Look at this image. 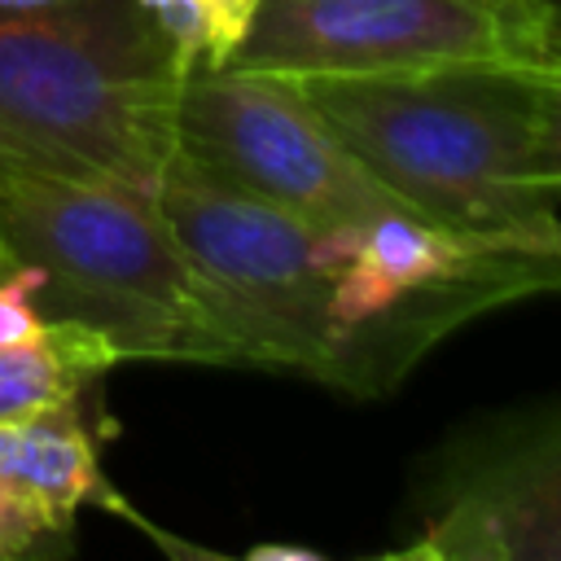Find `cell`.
I'll use <instances>...</instances> for the list:
<instances>
[{
    "instance_id": "6da1fadb",
    "label": "cell",
    "mask_w": 561,
    "mask_h": 561,
    "mask_svg": "<svg viewBox=\"0 0 561 561\" xmlns=\"http://www.w3.org/2000/svg\"><path fill=\"white\" fill-rule=\"evenodd\" d=\"M184 70L140 0L0 4V162L158 193Z\"/></svg>"
},
{
    "instance_id": "7a4b0ae2",
    "label": "cell",
    "mask_w": 561,
    "mask_h": 561,
    "mask_svg": "<svg viewBox=\"0 0 561 561\" xmlns=\"http://www.w3.org/2000/svg\"><path fill=\"white\" fill-rule=\"evenodd\" d=\"M0 272L39 320L83 324L118 359L219 364L202 280L153 193L0 162Z\"/></svg>"
},
{
    "instance_id": "3957f363",
    "label": "cell",
    "mask_w": 561,
    "mask_h": 561,
    "mask_svg": "<svg viewBox=\"0 0 561 561\" xmlns=\"http://www.w3.org/2000/svg\"><path fill=\"white\" fill-rule=\"evenodd\" d=\"M298 88L377 180L438 228L522 250L557 215V197L530 175L535 105L513 66L302 79Z\"/></svg>"
},
{
    "instance_id": "277c9868",
    "label": "cell",
    "mask_w": 561,
    "mask_h": 561,
    "mask_svg": "<svg viewBox=\"0 0 561 561\" xmlns=\"http://www.w3.org/2000/svg\"><path fill=\"white\" fill-rule=\"evenodd\" d=\"M175 149L210 175L316 224L421 219L337 136L316 101L280 75L237 66L184 70L175 96Z\"/></svg>"
},
{
    "instance_id": "5b68a950",
    "label": "cell",
    "mask_w": 561,
    "mask_h": 561,
    "mask_svg": "<svg viewBox=\"0 0 561 561\" xmlns=\"http://www.w3.org/2000/svg\"><path fill=\"white\" fill-rule=\"evenodd\" d=\"M535 31L478 0H263L228 57L280 79H381L447 66H517Z\"/></svg>"
},
{
    "instance_id": "8992f818",
    "label": "cell",
    "mask_w": 561,
    "mask_h": 561,
    "mask_svg": "<svg viewBox=\"0 0 561 561\" xmlns=\"http://www.w3.org/2000/svg\"><path fill=\"white\" fill-rule=\"evenodd\" d=\"M408 561H561V408L500 421L443 456Z\"/></svg>"
},
{
    "instance_id": "52a82bcc",
    "label": "cell",
    "mask_w": 561,
    "mask_h": 561,
    "mask_svg": "<svg viewBox=\"0 0 561 561\" xmlns=\"http://www.w3.org/2000/svg\"><path fill=\"white\" fill-rule=\"evenodd\" d=\"M0 482L13 486L22 500H31L53 522L57 535L70 530L83 504L118 508V500L101 478L96 443L79 416V399L0 425Z\"/></svg>"
},
{
    "instance_id": "ba28073f",
    "label": "cell",
    "mask_w": 561,
    "mask_h": 561,
    "mask_svg": "<svg viewBox=\"0 0 561 561\" xmlns=\"http://www.w3.org/2000/svg\"><path fill=\"white\" fill-rule=\"evenodd\" d=\"M114 364H123L118 351L101 333L75 320H44L22 337H4L0 342V425L83 399V390L101 381Z\"/></svg>"
},
{
    "instance_id": "9c48e42d",
    "label": "cell",
    "mask_w": 561,
    "mask_h": 561,
    "mask_svg": "<svg viewBox=\"0 0 561 561\" xmlns=\"http://www.w3.org/2000/svg\"><path fill=\"white\" fill-rule=\"evenodd\" d=\"M263 0H140L188 70L228 66Z\"/></svg>"
},
{
    "instance_id": "30bf717a",
    "label": "cell",
    "mask_w": 561,
    "mask_h": 561,
    "mask_svg": "<svg viewBox=\"0 0 561 561\" xmlns=\"http://www.w3.org/2000/svg\"><path fill=\"white\" fill-rule=\"evenodd\" d=\"M535 105V140H530V175L543 193H561V4H548L526 57L513 66Z\"/></svg>"
},
{
    "instance_id": "8fae6325",
    "label": "cell",
    "mask_w": 561,
    "mask_h": 561,
    "mask_svg": "<svg viewBox=\"0 0 561 561\" xmlns=\"http://www.w3.org/2000/svg\"><path fill=\"white\" fill-rule=\"evenodd\" d=\"M44 535H57L53 522L31 500H22L13 486L0 482V557H18Z\"/></svg>"
},
{
    "instance_id": "7c38bea8",
    "label": "cell",
    "mask_w": 561,
    "mask_h": 561,
    "mask_svg": "<svg viewBox=\"0 0 561 561\" xmlns=\"http://www.w3.org/2000/svg\"><path fill=\"white\" fill-rule=\"evenodd\" d=\"M478 4H486V9H495L500 18H508L513 26H526V31H535L539 26V18H543V0H478Z\"/></svg>"
},
{
    "instance_id": "4fadbf2b",
    "label": "cell",
    "mask_w": 561,
    "mask_h": 561,
    "mask_svg": "<svg viewBox=\"0 0 561 561\" xmlns=\"http://www.w3.org/2000/svg\"><path fill=\"white\" fill-rule=\"evenodd\" d=\"M522 250H539V254H557V259H561V219L552 215L543 228H535V232L522 241Z\"/></svg>"
},
{
    "instance_id": "5bb4252c",
    "label": "cell",
    "mask_w": 561,
    "mask_h": 561,
    "mask_svg": "<svg viewBox=\"0 0 561 561\" xmlns=\"http://www.w3.org/2000/svg\"><path fill=\"white\" fill-rule=\"evenodd\" d=\"M250 561H320L311 548H289V543H263L250 548Z\"/></svg>"
},
{
    "instance_id": "9a60e30c",
    "label": "cell",
    "mask_w": 561,
    "mask_h": 561,
    "mask_svg": "<svg viewBox=\"0 0 561 561\" xmlns=\"http://www.w3.org/2000/svg\"><path fill=\"white\" fill-rule=\"evenodd\" d=\"M4 9H39V4H57V0H0Z\"/></svg>"
},
{
    "instance_id": "2e32d148",
    "label": "cell",
    "mask_w": 561,
    "mask_h": 561,
    "mask_svg": "<svg viewBox=\"0 0 561 561\" xmlns=\"http://www.w3.org/2000/svg\"><path fill=\"white\" fill-rule=\"evenodd\" d=\"M543 4H561V0H543Z\"/></svg>"
}]
</instances>
